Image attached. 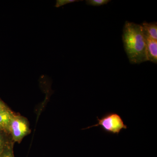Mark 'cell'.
<instances>
[{"instance_id":"cell-1","label":"cell","mask_w":157,"mask_h":157,"mask_svg":"<svg viewBox=\"0 0 157 157\" xmlns=\"http://www.w3.org/2000/svg\"><path fill=\"white\" fill-rule=\"evenodd\" d=\"M122 40L125 51L131 64L147 61L145 38L140 25L126 21L123 30Z\"/></svg>"},{"instance_id":"cell-2","label":"cell","mask_w":157,"mask_h":157,"mask_svg":"<svg viewBox=\"0 0 157 157\" xmlns=\"http://www.w3.org/2000/svg\"><path fill=\"white\" fill-rule=\"evenodd\" d=\"M97 118L98 123L82 130L100 127L101 130L106 134L118 135L122 130L128 128L121 116L116 112L109 111L100 118L97 117Z\"/></svg>"},{"instance_id":"cell-3","label":"cell","mask_w":157,"mask_h":157,"mask_svg":"<svg viewBox=\"0 0 157 157\" xmlns=\"http://www.w3.org/2000/svg\"><path fill=\"white\" fill-rule=\"evenodd\" d=\"M8 132L14 142L20 143L24 137L31 133L29 121L24 117L15 113L9 124Z\"/></svg>"},{"instance_id":"cell-4","label":"cell","mask_w":157,"mask_h":157,"mask_svg":"<svg viewBox=\"0 0 157 157\" xmlns=\"http://www.w3.org/2000/svg\"><path fill=\"white\" fill-rule=\"evenodd\" d=\"M147 61L157 63V40L144 35Z\"/></svg>"},{"instance_id":"cell-5","label":"cell","mask_w":157,"mask_h":157,"mask_svg":"<svg viewBox=\"0 0 157 157\" xmlns=\"http://www.w3.org/2000/svg\"><path fill=\"white\" fill-rule=\"evenodd\" d=\"M14 114L9 108L0 111V128L8 134L9 124Z\"/></svg>"},{"instance_id":"cell-6","label":"cell","mask_w":157,"mask_h":157,"mask_svg":"<svg viewBox=\"0 0 157 157\" xmlns=\"http://www.w3.org/2000/svg\"><path fill=\"white\" fill-rule=\"evenodd\" d=\"M140 25L142 27L144 35L157 40V22L148 23L144 21Z\"/></svg>"},{"instance_id":"cell-7","label":"cell","mask_w":157,"mask_h":157,"mask_svg":"<svg viewBox=\"0 0 157 157\" xmlns=\"http://www.w3.org/2000/svg\"><path fill=\"white\" fill-rule=\"evenodd\" d=\"M12 141L13 140L9 134L4 131H0V153L3 151L6 146Z\"/></svg>"},{"instance_id":"cell-8","label":"cell","mask_w":157,"mask_h":157,"mask_svg":"<svg viewBox=\"0 0 157 157\" xmlns=\"http://www.w3.org/2000/svg\"><path fill=\"white\" fill-rule=\"evenodd\" d=\"M14 143L13 141L9 143L0 153V157H14L13 151Z\"/></svg>"},{"instance_id":"cell-9","label":"cell","mask_w":157,"mask_h":157,"mask_svg":"<svg viewBox=\"0 0 157 157\" xmlns=\"http://www.w3.org/2000/svg\"><path fill=\"white\" fill-rule=\"evenodd\" d=\"M86 4L90 6H101L108 4L109 0H86Z\"/></svg>"},{"instance_id":"cell-10","label":"cell","mask_w":157,"mask_h":157,"mask_svg":"<svg viewBox=\"0 0 157 157\" xmlns=\"http://www.w3.org/2000/svg\"><path fill=\"white\" fill-rule=\"evenodd\" d=\"M81 1H77V0H58L57 1L56 7H59L61 6H64L67 4L70 3L75 2H78Z\"/></svg>"},{"instance_id":"cell-11","label":"cell","mask_w":157,"mask_h":157,"mask_svg":"<svg viewBox=\"0 0 157 157\" xmlns=\"http://www.w3.org/2000/svg\"><path fill=\"white\" fill-rule=\"evenodd\" d=\"M9 107L6 105V104L4 103L2 100L0 99V111L8 109Z\"/></svg>"},{"instance_id":"cell-12","label":"cell","mask_w":157,"mask_h":157,"mask_svg":"<svg viewBox=\"0 0 157 157\" xmlns=\"http://www.w3.org/2000/svg\"><path fill=\"white\" fill-rule=\"evenodd\" d=\"M3 131L2 130V128H0V131Z\"/></svg>"}]
</instances>
